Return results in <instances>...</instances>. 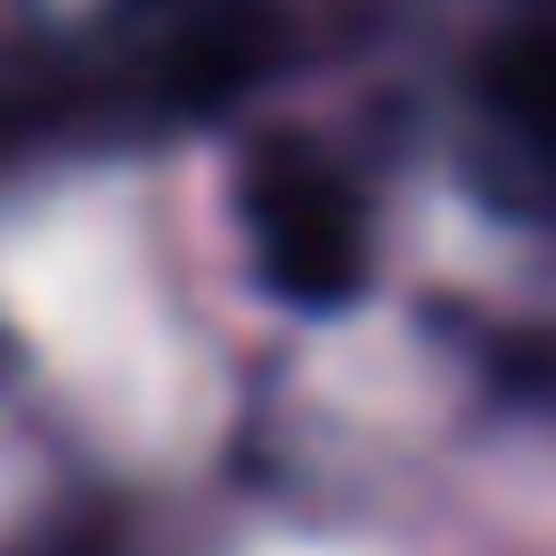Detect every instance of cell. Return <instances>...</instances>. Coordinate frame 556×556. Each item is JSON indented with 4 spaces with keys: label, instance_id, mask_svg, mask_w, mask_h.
<instances>
[{
    "label": "cell",
    "instance_id": "2",
    "mask_svg": "<svg viewBox=\"0 0 556 556\" xmlns=\"http://www.w3.org/2000/svg\"><path fill=\"white\" fill-rule=\"evenodd\" d=\"M115 50L173 106H213L245 90L278 50L270 0H115Z\"/></svg>",
    "mask_w": 556,
    "mask_h": 556
},
{
    "label": "cell",
    "instance_id": "1",
    "mask_svg": "<svg viewBox=\"0 0 556 556\" xmlns=\"http://www.w3.org/2000/svg\"><path fill=\"white\" fill-rule=\"evenodd\" d=\"M238 213L254 238V270L278 303L295 312H344L368 278V238H361V197L344 189L328 156L270 139L254 148L238 180Z\"/></svg>",
    "mask_w": 556,
    "mask_h": 556
},
{
    "label": "cell",
    "instance_id": "3",
    "mask_svg": "<svg viewBox=\"0 0 556 556\" xmlns=\"http://www.w3.org/2000/svg\"><path fill=\"white\" fill-rule=\"evenodd\" d=\"M483 90H491V115H500L540 164H556V25L548 17H532L500 58H491Z\"/></svg>",
    "mask_w": 556,
    "mask_h": 556
},
{
    "label": "cell",
    "instance_id": "5",
    "mask_svg": "<svg viewBox=\"0 0 556 556\" xmlns=\"http://www.w3.org/2000/svg\"><path fill=\"white\" fill-rule=\"evenodd\" d=\"M532 17H548V25H556V0H532Z\"/></svg>",
    "mask_w": 556,
    "mask_h": 556
},
{
    "label": "cell",
    "instance_id": "4",
    "mask_svg": "<svg viewBox=\"0 0 556 556\" xmlns=\"http://www.w3.org/2000/svg\"><path fill=\"white\" fill-rule=\"evenodd\" d=\"M41 556H106V540H90V532H74V540H58V548H41Z\"/></svg>",
    "mask_w": 556,
    "mask_h": 556
}]
</instances>
